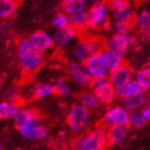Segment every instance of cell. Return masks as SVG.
I'll list each match as a JSON object with an SVG mask.
<instances>
[{"label":"cell","instance_id":"f1b7e54d","mask_svg":"<svg viewBox=\"0 0 150 150\" xmlns=\"http://www.w3.org/2000/svg\"><path fill=\"white\" fill-rule=\"evenodd\" d=\"M146 120L143 118L141 112L131 110L129 112V125L133 129H141L146 125Z\"/></svg>","mask_w":150,"mask_h":150},{"label":"cell","instance_id":"4dcf8cb0","mask_svg":"<svg viewBox=\"0 0 150 150\" xmlns=\"http://www.w3.org/2000/svg\"><path fill=\"white\" fill-rule=\"evenodd\" d=\"M133 76L135 81H137L139 84H142L145 87L150 88V67L138 70Z\"/></svg>","mask_w":150,"mask_h":150},{"label":"cell","instance_id":"5b68a950","mask_svg":"<svg viewBox=\"0 0 150 150\" xmlns=\"http://www.w3.org/2000/svg\"><path fill=\"white\" fill-rule=\"evenodd\" d=\"M103 47L99 41L94 39H85L81 41L72 50L73 59L77 62H84L88 57L93 55L96 53H99Z\"/></svg>","mask_w":150,"mask_h":150},{"label":"cell","instance_id":"8d00e7d4","mask_svg":"<svg viewBox=\"0 0 150 150\" xmlns=\"http://www.w3.org/2000/svg\"><path fill=\"white\" fill-rule=\"evenodd\" d=\"M0 150H3V148H2V145L0 144Z\"/></svg>","mask_w":150,"mask_h":150},{"label":"cell","instance_id":"9c48e42d","mask_svg":"<svg viewBox=\"0 0 150 150\" xmlns=\"http://www.w3.org/2000/svg\"><path fill=\"white\" fill-rule=\"evenodd\" d=\"M83 63L91 77H106L108 74V70L100 52L89 56Z\"/></svg>","mask_w":150,"mask_h":150},{"label":"cell","instance_id":"44dd1931","mask_svg":"<svg viewBox=\"0 0 150 150\" xmlns=\"http://www.w3.org/2000/svg\"><path fill=\"white\" fill-rule=\"evenodd\" d=\"M70 25L73 26L77 31H81L88 28V14L87 11L78 12L70 15Z\"/></svg>","mask_w":150,"mask_h":150},{"label":"cell","instance_id":"3957f363","mask_svg":"<svg viewBox=\"0 0 150 150\" xmlns=\"http://www.w3.org/2000/svg\"><path fill=\"white\" fill-rule=\"evenodd\" d=\"M90 120V112L83 104L76 103L71 106L67 116L68 127L73 133H81L87 128Z\"/></svg>","mask_w":150,"mask_h":150},{"label":"cell","instance_id":"cb8c5ba5","mask_svg":"<svg viewBox=\"0 0 150 150\" xmlns=\"http://www.w3.org/2000/svg\"><path fill=\"white\" fill-rule=\"evenodd\" d=\"M18 0H0V18H8L18 8Z\"/></svg>","mask_w":150,"mask_h":150},{"label":"cell","instance_id":"ba28073f","mask_svg":"<svg viewBox=\"0 0 150 150\" xmlns=\"http://www.w3.org/2000/svg\"><path fill=\"white\" fill-rule=\"evenodd\" d=\"M134 43V38L129 35H118L115 33L110 37L105 42V47L112 50H115L118 54L125 56L130 50V47Z\"/></svg>","mask_w":150,"mask_h":150},{"label":"cell","instance_id":"d6a6232c","mask_svg":"<svg viewBox=\"0 0 150 150\" xmlns=\"http://www.w3.org/2000/svg\"><path fill=\"white\" fill-rule=\"evenodd\" d=\"M141 114L143 116V118L146 120V121H150V108L147 106H144L142 108Z\"/></svg>","mask_w":150,"mask_h":150},{"label":"cell","instance_id":"8fae6325","mask_svg":"<svg viewBox=\"0 0 150 150\" xmlns=\"http://www.w3.org/2000/svg\"><path fill=\"white\" fill-rule=\"evenodd\" d=\"M28 40L32 47L41 53H45L55 46L53 37L43 30H38V31L32 32L31 35H29Z\"/></svg>","mask_w":150,"mask_h":150},{"label":"cell","instance_id":"f546056e","mask_svg":"<svg viewBox=\"0 0 150 150\" xmlns=\"http://www.w3.org/2000/svg\"><path fill=\"white\" fill-rule=\"evenodd\" d=\"M16 110L17 107L12 102H9V101L0 102V119H8L13 117Z\"/></svg>","mask_w":150,"mask_h":150},{"label":"cell","instance_id":"5bb4252c","mask_svg":"<svg viewBox=\"0 0 150 150\" xmlns=\"http://www.w3.org/2000/svg\"><path fill=\"white\" fill-rule=\"evenodd\" d=\"M133 70L128 66L125 64V62L122 63L121 66L116 68L115 70H112L110 72V81L112 83V85L114 87H119L121 85L125 84L127 81H129L130 79L133 78Z\"/></svg>","mask_w":150,"mask_h":150},{"label":"cell","instance_id":"277c9868","mask_svg":"<svg viewBox=\"0 0 150 150\" xmlns=\"http://www.w3.org/2000/svg\"><path fill=\"white\" fill-rule=\"evenodd\" d=\"M88 26L91 29H98L104 26L110 17V8L105 0L91 3L87 10Z\"/></svg>","mask_w":150,"mask_h":150},{"label":"cell","instance_id":"e0dca14e","mask_svg":"<svg viewBox=\"0 0 150 150\" xmlns=\"http://www.w3.org/2000/svg\"><path fill=\"white\" fill-rule=\"evenodd\" d=\"M127 127L122 125H112L106 130V137L108 145L120 144L127 136Z\"/></svg>","mask_w":150,"mask_h":150},{"label":"cell","instance_id":"ffe728a7","mask_svg":"<svg viewBox=\"0 0 150 150\" xmlns=\"http://www.w3.org/2000/svg\"><path fill=\"white\" fill-rule=\"evenodd\" d=\"M133 26L142 31H148L150 29V11L143 10L135 14L132 19Z\"/></svg>","mask_w":150,"mask_h":150},{"label":"cell","instance_id":"4fadbf2b","mask_svg":"<svg viewBox=\"0 0 150 150\" xmlns=\"http://www.w3.org/2000/svg\"><path fill=\"white\" fill-rule=\"evenodd\" d=\"M115 91L116 98L122 100V99L128 98L130 96H133V94H145L148 91V88L139 84L137 81H135L134 78H132L129 81H127L125 84L121 85L119 87H116Z\"/></svg>","mask_w":150,"mask_h":150},{"label":"cell","instance_id":"7a4b0ae2","mask_svg":"<svg viewBox=\"0 0 150 150\" xmlns=\"http://www.w3.org/2000/svg\"><path fill=\"white\" fill-rule=\"evenodd\" d=\"M107 146L106 130L102 127L92 129L72 142L73 150H104Z\"/></svg>","mask_w":150,"mask_h":150},{"label":"cell","instance_id":"2e32d148","mask_svg":"<svg viewBox=\"0 0 150 150\" xmlns=\"http://www.w3.org/2000/svg\"><path fill=\"white\" fill-rule=\"evenodd\" d=\"M101 55L103 57V60L105 62V66H106L107 70H108V73L112 70H115L116 68H118L125 62L123 61V56L118 54L115 50H112L107 47H103L102 50H100Z\"/></svg>","mask_w":150,"mask_h":150},{"label":"cell","instance_id":"7c38bea8","mask_svg":"<svg viewBox=\"0 0 150 150\" xmlns=\"http://www.w3.org/2000/svg\"><path fill=\"white\" fill-rule=\"evenodd\" d=\"M78 31L71 25L64 26L61 28H56L54 35H52L55 46L66 47L71 44L77 37Z\"/></svg>","mask_w":150,"mask_h":150},{"label":"cell","instance_id":"ac0fdd59","mask_svg":"<svg viewBox=\"0 0 150 150\" xmlns=\"http://www.w3.org/2000/svg\"><path fill=\"white\" fill-rule=\"evenodd\" d=\"M87 0H61V9L68 15L87 11Z\"/></svg>","mask_w":150,"mask_h":150},{"label":"cell","instance_id":"7402d4cb","mask_svg":"<svg viewBox=\"0 0 150 150\" xmlns=\"http://www.w3.org/2000/svg\"><path fill=\"white\" fill-rule=\"evenodd\" d=\"M145 94H133L128 98L122 99V106L128 110H136L144 105Z\"/></svg>","mask_w":150,"mask_h":150},{"label":"cell","instance_id":"d6986e66","mask_svg":"<svg viewBox=\"0 0 150 150\" xmlns=\"http://www.w3.org/2000/svg\"><path fill=\"white\" fill-rule=\"evenodd\" d=\"M38 119H39L38 112L35 110H27V108H17L13 115V120H14L16 128L25 125L31 120H38Z\"/></svg>","mask_w":150,"mask_h":150},{"label":"cell","instance_id":"74e56055","mask_svg":"<svg viewBox=\"0 0 150 150\" xmlns=\"http://www.w3.org/2000/svg\"><path fill=\"white\" fill-rule=\"evenodd\" d=\"M0 84H1V79H0Z\"/></svg>","mask_w":150,"mask_h":150},{"label":"cell","instance_id":"6da1fadb","mask_svg":"<svg viewBox=\"0 0 150 150\" xmlns=\"http://www.w3.org/2000/svg\"><path fill=\"white\" fill-rule=\"evenodd\" d=\"M16 50L22 69L27 73H33L44 63V55L35 50L28 39H19L16 44Z\"/></svg>","mask_w":150,"mask_h":150},{"label":"cell","instance_id":"52a82bcc","mask_svg":"<svg viewBox=\"0 0 150 150\" xmlns=\"http://www.w3.org/2000/svg\"><path fill=\"white\" fill-rule=\"evenodd\" d=\"M103 123L107 127L112 125H129V110L123 106H112L110 107L103 117Z\"/></svg>","mask_w":150,"mask_h":150},{"label":"cell","instance_id":"9a60e30c","mask_svg":"<svg viewBox=\"0 0 150 150\" xmlns=\"http://www.w3.org/2000/svg\"><path fill=\"white\" fill-rule=\"evenodd\" d=\"M93 92L97 98L99 99V101L101 102V104H110L112 101L115 100L116 98V91L115 87L112 85V83L110 81V79H107L105 83L99 86L98 88L91 90Z\"/></svg>","mask_w":150,"mask_h":150},{"label":"cell","instance_id":"d590c367","mask_svg":"<svg viewBox=\"0 0 150 150\" xmlns=\"http://www.w3.org/2000/svg\"><path fill=\"white\" fill-rule=\"evenodd\" d=\"M148 39H149V40H150V29H149V30H148Z\"/></svg>","mask_w":150,"mask_h":150},{"label":"cell","instance_id":"8992f818","mask_svg":"<svg viewBox=\"0 0 150 150\" xmlns=\"http://www.w3.org/2000/svg\"><path fill=\"white\" fill-rule=\"evenodd\" d=\"M115 21H132L134 13L128 0H105Z\"/></svg>","mask_w":150,"mask_h":150},{"label":"cell","instance_id":"4316f807","mask_svg":"<svg viewBox=\"0 0 150 150\" xmlns=\"http://www.w3.org/2000/svg\"><path fill=\"white\" fill-rule=\"evenodd\" d=\"M50 94H54V88L53 85L50 84H39L35 86L33 90V98L35 100L44 99Z\"/></svg>","mask_w":150,"mask_h":150},{"label":"cell","instance_id":"e575fe53","mask_svg":"<svg viewBox=\"0 0 150 150\" xmlns=\"http://www.w3.org/2000/svg\"><path fill=\"white\" fill-rule=\"evenodd\" d=\"M87 1L90 3H93V2H97V1H101V0H87Z\"/></svg>","mask_w":150,"mask_h":150},{"label":"cell","instance_id":"484cf974","mask_svg":"<svg viewBox=\"0 0 150 150\" xmlns=\"http://www.w3.org/2000/svg\"><path fill=\"white\" fill-rule=\"evenodd\" d=\"M54 88V93L58 94V96H68L71 92V87L70 84L68 83L64 77L57 78L53 85Z\"/></svg>","mask_w":150,"mask_h":150},{"label":"cell","instance_id":"1f68e13d","mask_svg":"<svg viewBox=\"0 0 150 150\" xmlns=\"http://www.w3.org/2000/svg\"><path fill=\"white\" fill-rule=\"evenodd\" d=\"M68 25H70V15L64 12L56 14L52 21V26L54 28H61Z\"/></svg>","mask_w":150,"mask_h":150},{"label":"cell","instance_id":"603a6c76","mask_svg":"<svg viewBox=\"0 0 150 150\" xmlns=\"http://www.w3.org/2000/svg\"><path fill=\"white\" fill-rule=\"evenodd\" d=\"M78 101L85 107H87L88 110H94L101 105V102L92 91H86L81 93L78 97Z\"/></svg>","mask_w":150,"mask_h":150},{"label":"cell","instance_id":"30bf717a","mask_svg":"<svg viewBox=\"0 0 150 150\" xmlns=\"http://www.w3.org/2000/svg\"><path fill=\"white\" fill-rule=\"evenodd\" d=\"M67 71L69 77L74 81L75 84L85 86L88 85L89 81L91 79V76L89 75L88 71L85 68L84 63L77 62V61H70L67 66Z\"/></svg>","mask_w":150,"mask_h":150},{"label":"cell","instance_id":"d4e9b609","mask_svg":"<svg viewBox=\"0 0 150 150\" xmlns=\"http://www.w3.org/2000/svg\"><path fill=\"white\" fill-rule=\"evenodd\" d=\"M38 120H31V121L27 122L25 125L17 127V131L23 137L27 138V139H33L35 137V132L38 127Z\"/></svg>","mask_w":150,"mask_h":150},{"label":"cell","instance_id":"836d02e7","mask_svg":"<svg viewBox=\"0 0 150 150\" xmlns=\"http://www.w3.org/2000/svg\"><path fill=\"white\" fill-rule=\"evenodd\" d=\"M144 106H147L150 108V92H146L144 97Z\"/></svg>","mask_w":150,"mask_h":150},{"label":"cell","instance_id":"83f0119b","mask_svg":"<svg viewBox=\"0 0 150 150\" xmlns=\"http://www.w3.org/2000/svg\"><path fill=\"white\" fill-rule=\"evenodd\" d=\"M132 27H133L132 21H115L112 24L114 31L118 35H129L132 30Z\"/></svg>","mask_w":150,"mask_h":150}]
</instances>
